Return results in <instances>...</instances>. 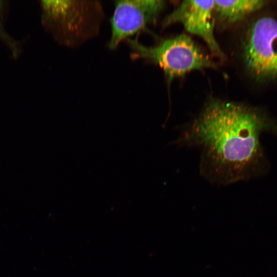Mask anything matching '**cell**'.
Wrapping results in <instances>:
<instances>
[{"instance_id":"cell-3","label":"cell","mask_w":277,"mask_h":277,"mask_svg":"<svg viewBox=\"0 0 277 277\" xmlns=\"http://www.w3.org/2000/svg\"><path fill=\"white\" fill-rule=\"evenodd\" d=\"M44 16L56 28L62 42L72 46L98 32L103 17L97 1H43Z\"/></svg>"},{"instance_id":"cell-8","label":"cell","mask_w":277,"mask_h":277,"mask_svg":"<svg viewBox=\"0 0 277 277\" xmlns=\"http://www.w3.org/2000/svg\"><path fill=\"white\" fill-rule=\"evenodd\" d=\"M2 1H0V11H1V9H2Z\"/></svg>"},{"instance_id":"cell-5","label":"cell","mask_w":277,"mask_h":277,"mask_svg":"<svg viewBox=\"0 0 277 277\" xmlns=\"http://www.w3.org/2000/svg\"><path fill=\"white\" fill-rule=\"evenodd\" d=\"M162 0H121L115 2L111 18V35L108 43L115 49L120 43L153 22L164 8Z\"/></svg>"},{"instance_id":"cell-2","label":"cell","mask_w":277,"mask_h":277,"mask_svg":"<svg viewBox=\"0 0 277 277\" xmlns=\"http://www.w3.org/2000/svg\"><path fill=\"white\" fill-rule=\"evenodd\" d=\"M127 41L132 58L147 59L159 65L169 83L192 70L217 66L186 34L164 40L152 47L144 46L135 39L128 38Z\"/></svg>"},{"instance_id":"cell-4","label":"cell","mask_w":277,"mask_h":277,"mask_svg":"<svg viewBox=\"0 0 277 277\" xmlns=\"http://www.w3.org/2000/svg\"><path fill=\"white\" fill-rule=\"evenodd\" d=\"M245 66L259 81L277 80V20L269 16L254 20L246 33L243 48Z\"/></svg>"},{"instance_id":"cell-6","label":"cell","mask_w":277,"mask_h":277,"mask_svg":"<svg viewBox=\"0 0 277 277\" xmlns=\"http://www.w3.org/2000/svg\"><path fill=\"white\" fill-rule=\"evenodd\" d=\"M213 11L214 1H184L165 18L163 25L182 23L187 31L201 37L212 54L223 58L224 53L214 35Z\"/></svg>"},{"instance_id":"cell-1","label":"cell","mask_w":277,"mask_h":277,"mask_svg":"<svg viewBox=\"0 0 277 277\" xmlns=\"http://www.w3.org/2000/svg\"><path fill=\"white\" fill-rule=\"evenodd\" d=\"M267 122L258 111L212 100L179 138L202 151V172L222 184L245 177L260 154L259 136Z\"/></svg>"},{"instance_id":"cell-7","label":"cell","mask_w":277,"mask_h":277,"mask_svg":"<svg viewBox=\"0 0 277 277\" xmlns=\"http://www.w3.org/2000/svg\"><path fill=\"white\" fill-rule=\"evenodd\" d=\"M214 11L219 19L225 24L238 22L264 7L263 0L214 1Z\"/></svg>"}]
</instances>
